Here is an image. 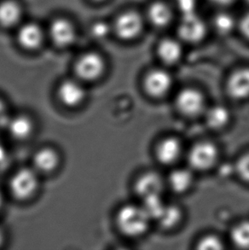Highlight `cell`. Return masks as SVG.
<instances>
[{
    "instance_id": "obj_1",
    "label": "cell",
    "mask_w": 249,
    "mask_h": 250,
    "mask_svg": "<svg viewBox=\"0 0 249 250\" xmlns=\"http://www.w3.org/2000/svg\"><path fill=\"white\" fill-rule=\"evenodd\" d=\"M150 220L145 208L136 205L122 207L116 217L120 230L130 237H138L145 233Z\"/></svg>"
},
{
    "instance_id": "obj_2",
    "label": "cell",
    "mask_w": 249,
    "mask_h": 250,
    "mask_svg": "<svg viewBox=\"0 0 249 250\" xmlns=\"http://www.w3.org/2000/svg\"><path fill=\"white\" fill-rule=\"evenodd\" d=\"M40 186V173L34 167H22L10 178L9 188L12 196L25 201L37 192Z\"/></svg>"
},
{
    "instance_id": "obj_3",
    "label": "cell",
    "mask_w": 249,
    "mask_h": 250,
    "mask_svg": "<svg viewBox=\"0 0 249 250\" xmlns=\"http://www.w3.org/2000/svg\"><path fill=\"white\" fill-rule=\"evenodd\" d=\"M106 62L104 58L97 51H88L80 55L74 62L76 78L83 82H95L104 74Z\"/></svg>"
},
{
    "instance_id": "obj_4",
    "label": "cell",
    "mask_w": 249,
    "mask_h": 250,
    "mask_svg": "<svg viewBox=\"0 0 249 250\" xmlns=\"http://www.w3.org/2000/svg\"><path fill=\"white\" fill-rule=\"evenodd\" d=\"M46 32L48 39L59 49L70 47L77 41V27L68 17H55L48 25Z\"/></svg>"
},
{
    "instance_id": "obj_5",
    "label": "cell",
    "mask_w": 249,
    "mask_h": 250,
    "mask_svg": "<svg viewBox=\"0 0 249 250\" xmlns=\"http://www.w3.org/2000/svg\"><path fill=\"white\" fill-rule=\"evenodd\" d=\"M46 39V29L37 21H23L17 28L16 40L24 51L34 52L41 50Z\"/></svg>"
},
{
    "instance_id": "obj_6",
    "label": "cell",
    "mask_w": 249,
    "mask_h": 250,
    "mask_svg": "<svg viewBox=\"0 0 249 250\" xmlns=\"http://www.w3.org/2000/svg\"><path fill=\"white\" fill-rule=\"evenodd\" d=\"M144 27L141 16L133 10L121 14L115 20L114 30L119 39L122 41H132L138 37Z\"/></svg>"
},
{
    "instance_id": "obj_7",
    "label": "cell",
    "mask_w": 249,
    "mask_h": 250,
    "mask_svg": "<svg viewBox=\"0 0 249 250\" xmlns=\"http://www.w3.org/2000/svg\"><path fill=\"white\" fill-rule=\"evenodd\" d=\"M218 158V149L209 142L196 144L192 147L188 155V161L192 168L204 171L212 167Z\"/></svg>"
},
{
    "instance_id": "obj_8",
    "label": "cell",
    "mask_w": 249,
    "mask_h": 250,
    "mask_svg": "<svg viewBox=\"0 0 249 250\" xmlns=\"http://www.w3.org/2000/svg\"><path fill=\"white\" fill-rule=\"evenodd\" d=\"M83 83L84 82L78 78L64 80L58 86L59 101L68 108H75L81 105L86 96Z\"/></svg>"
},
{
    "instance_id": "obj_9",
    "label": "cell",
    "mask_w": 249,
    "mask_h": 250,
    "mask_svg": "<svg viewBox=\"0 0 249 250\" xmlns=\"http://www.w3.org/2000/svg\"><path fill=\"white\" fill-rule=\"evenodd\" d=\"M207 26L195 13L184 15L179 26V37L188 43H197L205 37Z\"/></svg>"
},
{
    "instance_id": "obj_10",
    "label": "cell",
    "mask_w": 249,
    "mask_h": 250,
    "mask_svg": "<svg viewBox=\"0 0 249 250\" xmlns=\"http://www.w3.org/2000/svg\"><path fill=\"white\" fill-rule=\"evenodd\" d=\"M176 104L180 112L188 116H196L205 108V99L200 91L193 88H186L176 98Z\"/></svg>"
},
{
    "instance_id": "obj_11",
    "label": "cell",
    "mask_w": 249,
    "mask_h": 250,
    "mask_svg": "<svg viewBox=\"0 0 249 250\" xmlns=\"http://www.w3.org/2000/svg\"><path fill=\"white\" fill-rule=\"evenodd\" d=\"M23 17V5L18 0H0V27L17 29Z\"/></svg>"
},
{
    "instance_id": "obj_12",
    "label": "cell",
    "mask_w": 249,
    "mask_h": 250,
    "mask_svg": "<svg viewBox=\"0 0 249 250\" xmlns=\"http://www.w3.org/2000/svg\"><path fill=\"white\" fill-rule=\"evenodd\" d=\"M172 79L168 72L155 69L149 72L145 80V87L148 95L162 98L172 88Z\"/></svg>"
},
{
    "instance_id": "obj_13",
    "label": "cell",
    "mask_w": 249,
    "mask_h": 250,
    "mask_svg": "<svg viewBox=\"0 0 249 250\" xmlns=\"http://www.w3.org/2000/svg\"><path fill=\"white\" fill-rule=\"evenodd\" d=\"M60 163V156L58 151L51 147L39 149L33 157V167L41 173H51Z\"/></svg>"
},
{
    "instance_id": "obj_14",
    "label": "cell",
    "mask_w": 249,
    "mask_h": 250,
    "mask_svg": "<svg viewBox=\"0 0 249 250\" xmlns=\"http://www.w3.org/2000/svg\"><path fill=\"white\" fill-rule=\"evenodd\" d=\"M5 129L13 139L26 140L33 134L34 123L33 120L27 115L19 114L10 115Z\"/></svg>"
},
{
    "instance_id": "obj_15",
    "label": "cell",
    "mask_w": 249,
    "mask_h": 250,
    "mask_svg": "<svg viewBox=\"0 0 249 250\" xmlns=\"http://www.w3.org/2000/svg\"><path fill=\"white\" fill-rule=\"evenodd\" d=\"M227 90L230 97L241 100L249 97V68L235 72L229 79Z\"/></svg>"
},
{
    "instance_id": "obj_16",
    "label": "cell",
    "mask_w": 249,
    "mask_h": 250,
    "mask_svg": "<svg viewBox=\"0 0 249 250\" xmlns=\"http://www.w3.org/2000/svg\"><path fill=\"white\" fill-rule=\"evenodd\" d=\"M136 191L144 199L148 196L161 195L163 190V181L155 172L142 175L136 183Z\"/></svg>"
},
{
    "instance_id": "obj_17",
    "label": "cell",
    "mask_w": 249,
    "mask_h": 250,
    "mask_svg": "<svg viewBox=\"0 0 249 250\" xmlns=\"http://www.w3.org/2000/svg\"><path fill=\"white\" fill-rule=\"evenodd\" d=\"M182 145L179 139L168 138L162 140L156 149V156L160 163L172 164L179 159L182 153Z\"/></svg>"
},
{
    "instance_id": "obj_18",
    "label": "cell",
    "mask_w": 249,
    "mask_h": 250,
    "mask_svg": "<svg viewBox=\"0 0 249 250\" xmlns=\"http://www.w3.org/2000/svg\"><path fill=\"white\" fill-rule=\"evenodd\" d=\"M157 52L160 59L166 64H176L182 58V45L176 40L166 39L159 44Z\"/></svg>"
},
{
    "instance_id": "obj_19",
    "label": "cell",
    "mask_w": 249,
    "mask_h": 250,
    "mask_svg": "<svg viewBox=\"0 0 249 250\" xmlns=\"http://www.w3.org/2000/svg\"><path fill=\"white\" fill-rule=\"evenodd\" d=\"M148 17L155 27H164L167 26L172 20V11L166 3L156 2L149 7Z\"/></svg>"
},
{
    "instance_id": "obj_20",
    "label": "cell",
    "mask_w": 249,
    "mask_h": 250,
    "mask_svg": "<svg viewBox=\"0 0 249 250\" xmlns=\"http://www.w3.org/2000/svg\"><path fill=\"white\" fill-rule=\"evenodd\" d=\"M192 182L193 176L187 169H176L169 175V186L177 193L186 192L191 186Z\"/></svg>"
},
{
    "instance_id": "obj_21",
    "label": "cell",
    "mask_w": 249,
    "mask_h": 250,
    "mask_svg": "<svg viewBox=\"0 0 249 250\" xmlns=\"http://www.w3.org/2000/svg\"><path fill=\"white\" fill-rule=\"evenodd\" d=\"M206 120L210 127L220 129L225 127L229 120V113L224 106H213L206 114Z\"/></svg>"
},
{
    "instance_id": "obj_22",
    "label": "cell",
    "mask_w": 249,
    "mask_h": 250,
    "mask_svg": "<svg viewBox=\"0 0 249 250\" xmlns=\"http://www.w3.org/2000/svg\"><path fill=\"white\" fill-rule=\"evenodd\" d=\"M181 218H182L181 210L179 209L178 207L166 205L165 208L157 220L162 227L170 229L176 227L181 220Z\"/></svg>"
},
{
    "instance_id": "obj_23",
    "label": "cell",
    "mask_w": 249,
    "mask_h": 250,
    "mask_svg": "<svg viewBox=\"0 0 249 250\" xmlns=\"http://www.w3.org/2000/svg\"><path fill=\"white\" fill-rule=\"evenodd\" d=\"M142 207L145 208L151 220H158L165 208L166 205L162 200L161 195H156L144 198V204Z\"/></svg>"
},
{
    "instance_id": "obj_24",
    "label": "cell",
    "mask_w": 249,
    "mask_h": 250,
    "mask_svg": "<svg viewBox=\"0 0 249 250\" xmlns=\"http://www.w3.org/2000/svg\"><path fill=\"white\" fill-rule=\"evenodd\" d=\"M231 239L237 247L249 249V221H243L233 228Z\"/></svg>"
},
{
    "instance_id": "obj_25",
    "label": "cell",
    "mask_w": 249,
    "mask_h": 250,
    "mask_svg": "<svg viewBox=\"0 0 249 250\" xmlns=\"http://www.w3.org/2000/svg\"><path fill=\"white\" fill-rule=\"evenodd\" d=\"M213 24L220 34H229L236 26V21L230 14L221 12L214 17Z\"/></svg>"
},
{
    "instance_id": "obj_26",
    "label": "cell",
    "mask_w": 249,
    "mask_h": 250,
    "mask_svg": "<svg viewBox=\"0 0 249 250\" xmlns=\"http://www.w3.org/2000/svg\"><path fill=\"white\" fill-rule=\"evenodd\" d=\"M197 248L202 250H219L224 249V244L217 236L209 235L200 240Z\"/></svg>"
},
{
    "instance_id": "obj_27",
    "label": "cell",
    "mask_w": 249,
    "mask_h": 250,
    "mask_svg": "<svg viewBox=\"0 0 249 250\" xmlns=\"http://www.w3.org/2000/svg\"><path fill=\"white\" fill-rule=\"evenodd\" d=\"M110 33V27L108 23L102 21L91 24V34L95 39H105Z\"/></svg>"
},
{
    "instance_id": "obj_28",
    "label": "cell",
    "mask_w": 249,
    "mask_h": 250,
    "mask_svg": "<svg viewBox=\"0 0 249 250\" xmlns=\"http://www.w3.org/2000/svg\"><path fill=\"white\" fill-rule=\"evenodd\" d=\"M236 171L244 181L249 183V153L240 158L236 164Z\"/></svg>"
},
{
    "instance_id": "obj_29",
    "label": "cell",
    "mask_w": 249,
    "mask_h": 250,
    "mask_svg": "<svg viewBox=\"0 0 249 250\" xmlns=\"http://www.w3.org/2000/svg\"><path fill=\"white\" fill-rule=\"evenodd\" d=\"M10 117V115L9 114V111H8L7 105L0 98V130L1 129H5Z\"/></svg>"
},
{
    "instance_id": "obj_30",
    "label": "cell",
    "mask_w": 249,
    "mask_h": 250,
    "mask_svg": "<svg viewBox=\"0 0 249 250\" xmlns=\"http://www.w3.org/2000/svg\"><path fill=\"white\" fill-rule=\"evenodd\" d=\"M180 10H183L184 15L194 13L195 7V0H178Z\"/></svg>"
},
{
    "instance_id": "obj_31",
    "label": "cell",
    "mask_w": 249,
    "mask_h": 250,
    "mask_svg": "<svg viewBox=\"0 0 249 250\" xmlns=\"http://www.w3.org/2000/svg\"><path fill=\"white\" fill-rule=\"evenodd\" d=\"M240 28L245 37L249 40V12L245 14L240 21Z\"/></svg>"
},
{
    "instance_id": "obj_32",
    "label": "cell",
    "mask_w": 249,
    "mask_h": 250,
    "mask_svg": "<svg viewBox=\"0 0 249 250\" xmlns=\"http://www.w3.org/2000/svg\"><path fill=\"white\" fill-rule=\"evenodd\" d=\"M7 149L5 146H3V143L0 141V164H3L7 159Z\"/></svg>"
},
{
    "instance_id": "obj_33",
    "label": "cell",
    "mask_w": 249,
    "mask_h": 250,
    "mask_svg": "<svg viewBox=\"0 0 249 250\" xmlns=\"http://www.w3.org/2000/svg\"><path fill=\"white\" fill-rule=\"evenodd\" d=\"M209 1L219 6H226L234 2V0H209Z\"/></svg>"
},
{
    "instance_id": "obj_34",
    "label": "cell",
    "mask_w": 249,
    "mask_h": 250,
    "mask_svg": "<svg viewBox=\"0 0 249 250\" xmlns=\"http://www.w3.org/2000/svg\"><path fill=\"white\" fill-rule=\"evenodd\" d=\"M3 203H4V198H3V193L0 189V211L3 208Z\"/></svg>"
},
{
    "instance_id": "obj_35",
    "label": "cell",
    "mask_w": 249,
    "mask_h": 250,
    "mask_svg": "<svg viewBox=\"0 0 249 250\" xmlns=\"http://www.w3.org/2000/svg\"><path fill=\"white\" fill-rule=\"evenodd\" d=\"M3 231L2 230H0V246L2 245V244H3Z\"/></svg>"
},
{
    "instance_id": "obj_36",
    "label": "cell",
    "mask_w": 249,
    "mask_h": 250,
    "mask_svg": "<svg viewBox=\"0 0 249 250\" xmlns=\"http://www.w3.org/2000/svg\"><path fill=\"white\" fill-rule=\"evenodd\" d=\"M90 1L94 3H104V2H105L106 0H90Z\"/></svg>"
},
{
    "instance_id": "obj_37",
    "label": "cell",
    "mask_w": 249,
    "mask_h": 250,
    "mask_svg": "<svg viewBox=\"0 0 249 250\" xmlns=\"http://www.w3.org/2000/svg\"><path fill=\"white\" fill-rule=\"evenodd\" d=\"M247 1H248V3H249V0H247Z\"/></svg>"
}]
</instances>
